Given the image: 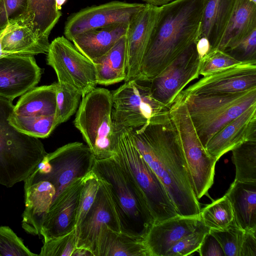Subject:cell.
<instances>
[{"label": "cell", "mask_w": 256, "mask_h": 256, "mask_svg": "<svg viewBox=\"0 0 256 256\" xmlns=\"http://www.w3.org/2000/svg\"><path fill=\"white\" fill-rule=\"evenodd\" d=\"M204 0H174L159 6L136 80L150 82L198 40Z\"/></svg>", "instance_id": "obj_2"}, {"label": "cell", "mask_w": 256, "mask_h": 256, "mask_svg": "<svg viewBox=\"0 0 256 256\" xmlns=\"http://www.w3.org/2000/svg\"><path fill=\"white\" fill-rule=\"evenodd\" d=\"M82 96L56 83L55 118L58 126L66 122L76 112Z\"/></svg>", "instance_id": "obj_32"}, {"label": "cell", "mask_w": 256, "mask_h": 256, "mask_svg": "<svg viewBox=\"0 0 256 256\" xmlns=\"http://www.w3.org/2000/svg\"><path fill=\"white\" fill-rule=\"evenodd\" d=\"M231 151L236 168L234 180L256 182V140L246 142Z\"/></svg>", "instance_id": "obj_29"}, {"label": "cell", "mask_w": 256, "mask_h": 256, "mask_svg": "<svg viewBox=\"0 0 256 256\" xmlns=\"http://www.w3.org/2000/svg\"><path fill=\"white\" fill-rule=\"evenodd\" d=\"M111 95L112 118L116 131L139 128L152 117L170 108L154 98L150 84L136 80L125 82Z\"/></svg>", "instance_id": "obj_11"}, {"label": "cell", "mask_w": 256, "mask_h": 256, "mask_svg": "<svg viewBox=\"0 0 256 256\" xmlns=\"http://www.w3.org/2000/svg\"><path fill=\"white\" fill-rule=\"evenodd\" d=\"M244 231L234 220L226 229L210 230V232L220 244L225 256H240Z\"/></svg>", "instance_id": "obj_34"}, {"label": "cell", "mask_w": 256, "mask_h": 256, "mask_svg": "<svg viewBox=\"0 0 256 256\" xmlns=\"http://www.w3.org/2000/svg\"><path fill=\"white\" fill-rule=\"evenodd\" d=\"M56 9L55 0H36L31 12L34 31L42 38L49 35L62 16Z\"/></svg>", "instance_id": "obj_31"}, {"label": "cell", "mask_w": 256, "mask_h": 256, "mask_svg": "<svg viewBox=\"0 0 256 256\" xmlns=\"http://www.w3.org/2000/svg\"><path fill=\"white\" fill-rule=\"evenodd\" d=\"M111 92L95 88L82 97L74 120L95 159L114 156L116 130L112 118Z\"/></svg>", "instance_id": "obj_7"}, {"label": "cell", "mask_w": 256, "mask_h": 256, "mask_svg": "<svg viewBox=\"0 0 256 256\" xmlns=\"http://www.w3.org/2000/svg\"><path fill=\"white\" fill-rule=\"evenodd\" d=\"M255 231L245 230L240 256H256Z\"/></svg>", "instance_id": "obj_42"}, {"label": "cell", "mask_w": 256, "mask_h": 256, "mask_svg": "<svg viewBox=\"0 0 256 256\" xmlns=\"http://www.w3.org/2000/svg\"><path fill=\"white\" fill-rule=\"evenodd\" d=\"M100 185L99 179L91 170L88 174L81 190L76 218V228L92 206Z\"/></svg>", "instance_id": "obj_38"}, {"label": "cell", "mask_w": 256, "mask_h": 256, "mask_svg": "<svg viewBox=\"0 0 256 256\" xmlns=\"http://www.w3.org/2000/svg\"><path fill=\"white\" fill-rule=\"evenodd\" d=\"M98 178L100 185L95 200L76 228V248L87 249L94 256L96 242L104 226L106 225L116 231H124L120 213L110 188L106 181Z\"/></svg>", "instance_id": "obj_14"}, {"label": "cell", "mask_w": 256, "mask_h": 256, "mask_svg": "<svg viewBox=\"0 0 256 256\" xmlns=\"http://www.w3.org/2000/svg\"><path fill=\"white\" fill-rule=\"evenodd\" d=\"M131 132L138 150L163 184L178 214L199 216L200 205L169 110Z\"/></svg>", "instance_id": "obj_1"}, {"label": "cell", "mask_w": 256, "mask_h": 256, "mask_svg": "<svg viewBox=\"0 0 256 256\" xmlns=\"http://www.w3.org/2000/svg\"><path fill=\"white\" fill-rule=\"evenodd\" d=\"M224 196L230 202L238 226L256 232V182L234 180Z\"/></svg>", "instance_id": "obj_26"}, {"label": "cell", "mask_w": 256, "mask_h": 256, "mask_svg": "<svg viewBox=\"0 0 256 256\" xmlns=\"http://www.w3.org/2000/svg\"><path fill=\"white\" fill-rule=\"evenodd\" d=\"M158 6L146 4L131 20L126 34L127 63L124 82L137 78L156 18Z\"/></svg>", "instance_id": "obj_19"}, {"label": "cell", "mask_w": 256, "mask_h": 256, "mask_svg": "<svg viewBox=\"0 0 256 256\" xmlns=\"http://www.w3.org/2000/svg\"><path fill=\"white\" fill-rule=\"evenodd\" d=\"M92 170L107 182L118 208L124 231L144 238L154 220L142 194L113 156L94 159Z\"/></svg>", "instance_id": "obj_5"}, {"label": "cell", "mask_w": 256, "mask_h": 256, "mask_svg": "<svg viewBox=\"0 0 256 256\" xmlns=\"http://www.w3.org/2000/svg\"><path fill=\"white\" fill-rule=\"evenodd\" d=\"M88 174L74 179L54 198L40 224V236L44 241L66 234L76 228L80 192Z\"/></svg>", "instance_id": "obj_16"}, {"label": "cell", "mask_w": 256, "mask_h": 256, "mask_svg": "<svg viewBox=\"0 0 256 256\" xmlns=\"http://www.w3.org/2000/svg\"><path fill=\"white\" fill-rule=\"evenodd\" d=\"M184 98L196 134L205 148L218 132L256 104V88L235 93L192 95Z\"/></svg>", "instance_id": "obj_6"}, {"label": "cell", "mask_w": 256, "mask_h": 256, "mask_svg": "<svg viewBox=\"0 0 256 256\" xmlns=\"http://www.w3.org/2000/svg\"><path fill=\"white\" fill-rule=\"evenodd\" d=\"M241 63L224 51L213 50L201 60L200 74L205 76Z\"/></svg>", "instance_id": "obj_39"}, {"label": "cell", "mask_w": 256, "mask_h": 256, "mask_svg": "<svg viewBox=\"0 0 256 256\" xmlns=\"http://www.w3.org/2000/svg\"><path fill=\"white\" fill-rule=\"evenodd\" d=\"M94 159L87 145L80 142L68 143L48 153L30 176L52 184L56 197L74 179L90 172Z\"/></svg>", "instance_id": "obj_12"}, {"label": "cell", "mask_w": 256, "mask_h": 256, "mask_svg": "<svg viewBox=\"0 0 256 256\" xmlns=\"http://www.w3.org/2000/svg\"><path fill=\"white\" fill-rule=\"evenodd\" d=\"M256 30V4L250 0H236L216 50H226Z\"/></svg>", "instance_id": "obj_27"}, {"label": "cell", "mask_w": 256, "mask_h": 256, "mask_svg": "<svg viewBox=\"0 0 256 256\" xmlns=\"http://www.w3.org/2000/svg\"><path fill=\"white\" fill-rule=\"evenodd\" d=\"M210 230L200 221L194 230L174 244L166 252L165 256H188L198 250L204 236Z\"/></svg>", "instance_id": "obj_36"}, {"label": "cell", "mask_w": 256, "mask_h": 256, "mask_svg": "<svg viewBox=\"0 0 256 256\" xmlns=\"http://www.w3.org/2000/svg\"><path fill=\"white\" fill-rule=\"evenodd\" d=\"M251 0L252 2H254V4H256V0Z\"/></svg>", "instance_id": "obj_47"}, {"label": "cell", "mask_w": 256, "mask_h": 256, "mask_svg": "<svg viewBox=\"0 0 256 256\" xmlns=\"http://www.w3.org/2000/svg\"><path fill=\"white\" fill-rule=\"evenodd\" d=\"M146 4L152 5L156 6H160L166 4L173 0H143Z\"/></svg>", "instance_id": "obj_45"}, {"label": "cell", "mask_w": 256, "mask_h": 256, "mask_svg": "<svg viewBox=\"0 0 256 256\" xmlns=\"http://www.w3.org/2000/svg\"><path fill=\"white\" fill-rule=\"evenodd\" d=\"M46 63L56 72L58 83L84 97L98 84L94 64L64 36L50 43Z\"/></svg>", "instance_id": "obj_10"}, {"label": "cell", "mask_w": 256, "mask_h": 256, "mask_svg": "<svg viewBox=\"0 0 256 256\" xmlns=\"http://www.w3.org/2000/svg\"><path fill=\"white\" fill-rule=\"evenodd\" d=\"M98 84L108 86L124 80L127 63L126 34L105 54L92 62Z\"/></svg>", "instance_id": "obj_28"}, {"label": "cell", "mask_w": 256, "mask_h": 256, "mask_svg": "<svg viewBox=\"0 0 256 256\" xmlns=\"http://www.w3.org/2000/svg\"><path fill=\"white\" fill-rule=\"evenodd\" d=\"M72 256H94L89 250L80 248H76Z\"/></svg>", "instance_id": "obj_44"}, {"label": "cell", "mask_w": 256, "mask_h": 256, "mask_svg": "<svg viewBox=\"0 0 256 256\" xmlns=\"http://www.w3.org/2000/svg\"><path fill=\"white\" fill-rule=\"evenodd\" d=\"M68 0H55L56 9L60 10L62 6Z\"/></svg>", "instance_id": "obj_46"}, {"label": "cell", "mask_w": 256, "mask_h": 256, "mask_svg": "<svg viewBox=\"0 0 256 256\" xmlns=\"http://www.w3.org/2000/svg\"><path fill=\"white\" fill-rule=\"evenodd\" d=\"M200 221L199 216L178 215L154 223L144 238L151 256H165L174 244L192 232Z\"/></svg>", "instance_id": "obj_22"}, {"label": "cell", "mask_w": 256, "mask_h": 256, "mask_svg": "<svg viewBox=\"0 0 256 256\" xmlns=\"http://www.w3.org/2000/svg\"><path fill=\"white\" fill-rule=\"evenodd\" d=\"M130 22H119L80 33L70 40L76 49L91 61L108 52L126 35Z\"/></svg>", "instance_id": "obj_23"}, {"label": "cell", "mask_w": 256, "mask_h": 256, "mask_svg": "<svg viewBox=\"0 0 256 256\" xmlns=\"http://www.w3.org/2000/svg\"><path fill=\"white\" fill-rule=\"evenodd\" d=\"M8 226H0V256H35Z\"/></svg>", "instance_id": "obj_37"}, {"label": "cell", "mask_w": 256, "mask_h": 256, "mask_svg": "<svg viewBox=\"0 0 256 256\" xmlns=\"http://www.w3.org/2000/svg\"><path fill=\"white\" fill-rule=\"evenodd\" d=\"M198 250L201 256H225L220 244L210 232L204 236Z\"/></svg>", "instance_id": "obj_41"}, {"label": "cell", "mask_w": 256, "mask_h": 256, "mask_svg": "<svg viewBox=\"0 0 256 256\" xmlns=\"http://www.w3.org/2000/svg\"><path fill=\"white\" fill-rule=\"evenodd\" d=\"M32 16L28 15L8 25L0 30L2 52L10 54L35 56L47 52L48 40L40 36L34 30Z\"/></svg>", "instance_id": "obj_21"}, {"label": "cell", "mask_w": 256, "mask_h": 256, "mask_svg": "<svg viewBox=\"0 0 256 256\" xmlns=\"http://www.w3.org/2000/svg\"><path fill=\"white\" fill-rule=\"evenodd\" d=\"M76 230L70 232L44 241L40 256H72L76 248Z\"/></svg>", "instance_id": "obj_35"}, {"label": "cell", "mask_w": 256, "mask_h": 256, "mask_svg": "<svg viewBox=\"0 0 256 256\" xmlns=\"http://www.w3.org/2000/svg\"><path fill=\"white\" fill-rule=\"evenodd\" d=\"M42 74L34 56L9 54L0 58V95L13 100L35 87Z\"/></svg>", "instance_id": "obj_18"}, {"label": "cell", "mask_w": 256, "mask_h": 256, "mask_svg": "<svg viewBox=\"0 0 256 256\" xmlns=\"http://www.w3.org/2000/svg\"><path fill=\"white\" fill-rule=\"evenodd\" d=\"M256 88V63L244 62L204 76L180 94L192 95L230 94Z\"/></svg>", "instance_id": "obj_17"}, {"label": "cell", "mask_w": 256, "mask_h": 256, "mask_svg": "<svg viewBox=\"0 0 256 256\" xmlns=\"http://www.w3.org/2000/svg\"><path fill=\"white\" fill-rule=\"evenodd\" d=\"M236 0H204L198 39L206 37L210 44V51L218 48L232 14Z\"/></svg>", "instance_id": "obj_25"}, {"label": "cell", "mask_w": 256, "mask_h": 256, "mask_svg": "<svg viewBox=\"0 0 256 256\" xmlns=\"http://www.w3.org/2000/svg\"><path fill=\"white\" fill-rule=\"evenodd\" d=\"M12 101L0 95V184L7 188L26 179L48 154L38 138L10 123Z\"/></svg>", "instance_id": "obj_3"}, {"label": "cell", "mask_w": 256, "mask_h": 256, "mask_svg": "<svg viewBox=\"0 0 256 256\" xmlns=\"http://www.w3.org/2000/svg\"><path fill=\"white\" fill-rule=\"evenodd\" d=\"M196 42L189 46L149 82L154 98L170 108L184 88L200 75V60Z\"/></svg>", "instance_id": "obj_13"}, {"label": "cell", "mask_w": 256, "mask_h": 256, "mask_svg": "<svg viewBox=\"0 0 256 256\" xmlns=\"http://www.w3.org/2000/svg\"><path fill=\"white\" fill-rule=\"evenodd\" d=\"M199 218L210 230H216L226 229L234 220L230 202L225 196L201 209Z\"/></svg>", "instance_id": "obj_30"}, {"label": "cell", "mask_w": 256, "mask_h": 256, "mask_svg": "<svg viewBox=\"0 0 256 256\" xmlns=\"http://www.w3.org/2000/svg\"><path fill=\"white\" fill-rule=\"evenodd\" d=\"M36 0H0V30L10 24L31 15Z\"/></svg>", "instance_id": "obj_33"}, {"label": "cell", "mask_w": 256, "mask_h": 256, "mask_svg": "<svg viewBox=\"0 0 256 256\" xmlns=\"http://www.w3.org/2000/svg\"><path fill=\"white\" fill-rule=\"evenodd\" d=\"M250 140H256V104L250 106L214 135L205 149L218 161L227 152Z\"/></svg>", "instance_id": "obj_20"}, {"label": "cell", "mask_w": 256, "mask_h": 256, "mask_svg": "<svg viewBox=\"0 0 256 256\" xmlns=\"http://www.w3.org/2000/svg\"><path fill=\"white\" fill-rule=\"evenodd\" d=\"M94 256H151L144 238L124 231H116L106 225L98 235Z\"/></svg>", "instance_id": "obj_24"}, {"label": "cell", "mask_w": 256, "mask_h": 256, "mask_svg": "<svg viewBox=\"0 0 256 256\" xmlns=\"http://www.w3.org/2000/svg\"><path fill=\"white\" fill-rule=\"evenodd\" d=\"M169 114L178 132L194 193L198 200L208 194L214 183L217 161L208 154L202 144L184 100L180 94L170 106Z\"/></svg>", "instance_id": "obj_8"}, {"label": "cell", "mask_w": 256, "mask_h": 256, "mask_svg": "<svg viewBox=\"0 0 256 256\" xmlns=\"http://www.w3.org/2000/svg\"><path fill=\"white\" fill-rule=\"evenodd\" d=\"M56 110V83L35 86L20 96L8 120L23 133L46 138L58 126Z\"/></svg>", "instance_id": "obj_9"}, {"label": "cell", "mask_w": 256, "mask_h": 256, "mask_svg": "<svg viewBox=\"0 0 256 256\" xmlns=\"http://www.w3.org/2000/svg\"><path fill=\"white\" fill-rule=\"evenodd\" d=\"M196 48L200 61L210 51V44L206 37H200L197 40Z\"/></svg>", "instance_id": "obj_43"}, {"label": "cell", "mask_w": 256, "mask_h": 256, "mask_svg": "<svg viewBox=\"0 0 256 256\" xmlns=\"http://www.w3.org/2000/svg\"><path fill=\"white\" fill-rule=\"evenodd\" d=\"M114 152V158L144 196L154 223L178 215L163 184L138 150L131 129L116 132Z\"/></svg>", "instance_id": "obj_4"}, {"label": "cell", "mask_w": 256, "mask_h": 256, "mask_svg": "<svg viewBox=\"0 0 256 256\" xmlns=\"http://www.w3.org/2000/svg\"><path fill=\"white\" fill-rule=\"evenodd\" d=\"M145 5L113 0L82 8L68 18L64 27V36L70 41L74 36L90 30L130 22Z\"/></svg>", "instance_id": "obj_15"}, {"label": "cell", "mask_w": 256, "mask_h": 256, "mask_svg": "<svg viewBox=\"0 0 256 256\" xmlns=\"http://www.w3.org/2000/svg\"><path fill=\"white\" fill-rule=\"evenodd\" d=\"M224 52L242 63H256V30Z\"/></svg>", "instance_id": "obj_40"}]
</instances>
